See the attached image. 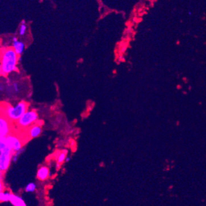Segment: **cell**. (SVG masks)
<instances>
[{
  "label": "cell",
  "mask_w": 206,
  "mask_h": 206,
  "mask_svg": "<svg viewBox=\"0 0 206 206\" xmlns=\"http://www.w3.org/2000/svg\"><path fill=\"white\" fill-rule=\"evenodd\" d=\"M38 115L36 110H28L26 113L21 116L17 121L16 124L18 128L22 129H27L30 126L34 124L38 121Z\"/></svg>",
  "instance_id": "3957f363"
},
{
  "label": "cell",
  "mask_w": 206,
  "mask_h": 206,
  "mask_svg": "<svg viewBox=\"0 0 206 206\" xmlns=\"http://www.w3.org/2000/svg\"><path fill=\"white\" fill-rule=\"evenodd\" d=\"M36 186L34 183H33V182L29 183L28 184H27V186H25V191L27 193H32V192H35L36 190Z\"/></svg>",
  "instance_id": "4fadbf2b"
},
{
  "label": "cell",
  "mask_w": 206,
  "mask_h": 206,
  "mask_svg": "<svg viewBox=\"0 0 206 206\" xmlns=\"http://www.w3.org/2000/svg\"><path fill=\"white\" fill-rule=\"evenodd\" d=\"M50 170L46 166H42L40 167L38 171H37L36 177L37 178L39 179L40 180L44 181L46 180L50 176Z\"/></svg>",
  "instance_id": "ba28073f"
},
{
  "label": "cell",
  "mask_w": 206,
  "mask_h": 206,
  "mask_svg": "<svg viewBox=\"0 0 206 206\" xmlns=\"http://www.w3.org/2000/svg\"><path fill=\"white\" fill-rule=\"evenodd\" d=\"M24 47H25L24 44L21 42V41H19L16 37H14L13 38V48L14 49V51L16 52V53L19 56H20L22 54V52H23L24 49Z\"/></svg>",
  "instance_id": "9c48e42d"
},
{
  "label": "cell",
  "mask_w": 206,
  "mask_h": 206,
  "mask_svg": "<svg viewBox=\"0 0 206 206\" xmlns=\"http://www.w3.org/2000/svg\"><path fill=\"white\" fill-rule=\"evenodd\" d=\"M67 151H66V150H63L60 153H59L58 156H56L57 163L61 164L63 162H64L66 158H67Z\"/></svg>",
  "instance_id": "8fae6325"
},
{
  "label": "cell",
  "mask_w": 206,
  "mask_h": 206,
  "mask_svg": "<svg viewBox=\"0 0 206 206\" xmlns=\"http://www.w3.org/2000/svg\"><path fill=\"white\" fill-rule=\"evenodd\" d=\"M6 143L7 147L11 149L14 153L22 149L25 141L23 138L19 136V135L11 133L6 136Z\"/></svg>",
  "instance_id": "277c9868"
},
{
  "label": "cell",
  "mask_w": 206,
  "mask_h": 206,
  "mask_svg": "<svg viewBox=\"0 0 206 206\" xmlns=\"http://www.w3.org/2000/svg\"><path fill=\"white\" fill-rule=\"evenodd\" d=\"M9 202L13 206H27L24 199L16 194H11Z\"/></svg>",
  "instance_id": "30bf717a"
},
{
  "label": "cell",
  "mask_w": 206,
  "mask_h": 206,
  "mask_svg": "<svg viewBox=\"0 0 206 206\" xmlns=\"http://www.w3.org/2000/svg\"><path fill=\"white\" fill-rule=\"evenodd\" d=\"M3 174V172L2 170H0V177H2Z\"/></svg>",
  "instance_id": "e0dca14e"
},
{
  "label": "cell",
  "mask_w": 206,
  "mask_h": 206,
  "mask_svg": "<svg viewBox=\"0 0 206 206\" xmlns=\"http://www.w3.org/2000/svg\"><path fill=\"white\" fill-rule=\"evenodd\" d=\"M10 119L4 113H0V134L7 136L12 133L13 126Z\"/></svg>",
  "instance_id": "8992f818"
},
{
  "label": "cell",
  "mask_w": 206,
  "mask_h": 206,
  "mask_svg": "<svg viewBox=\"0 0 206 206\" xmlns=\"http://www.w3.org/2000/svg\"><path fill=\"white\" fill-rule=\"evenodd\" d=\"M70 161V158H67H67H66L65 161L66 162H68V161Z\"/></svg>",
  "instance_id": "ac0fdd59"
},
{
  "label": "cell",
  "mask_w": 206,
  "mask_h": 206,
  "mask_svg": "<svg viewBox=\"0 0 206 206\" xmlns=\"http://www.w3.org/2000/svg\"><path fill=\"white\" fill-rule=\"evenodd\" d=\"M13 154V151L8 148H6L0 153V170L3 172L9 168Z\"/></svg>",
  "instance_id": "5b68a950"
},
{
  "label": "cell",
  "mask_w": 206,
  "mask_h": 206,
  "mask_svg": "<svg viewBox=\"0 0 206 206\" xmlns=\"http://www.w3.org/2000/svg\"><path fill=\"white\" fill-rule=\"evenodd\" d=\"M11 193L9 192H1L0 193V202L9 201Z\"/></svg>",
  "instance_id": "7c38bea8"
},
{
  "label": "cell",
  "mask_w": 206,
  "mask_h": 206,
  "mask_svg": "<svg viewBox=\"0 0 206 206\" xmlns=\"http://www.w3.org/2000/svg\"><path fill=\"white\" fill-rule=\"evenodd\" d=\"M26 30H27V27H26V25L25 24V21L23 20L22 22L21 25L20 26L19 35L21 36H24L25 34Z\"/></svg>",
  "instance_id": "9a60e30c"
},
{
  "label": "cell",
  "mask_w": 206,
  "mask_h": 206,
  "mask_svg": "<svg viewBox=\"0 0 206 206\" xmlns=\"http://www.w3.org/2000/svg\"><path fill=\"white\" fill-rule=\"evenodd\" d=\"M19 57L20 56H19L14 51L13 47L3 49L1 54V73L5 75L13 72H16Z\"/></svg>",
  "instance_id": "6da1fadb"
},
{
  "label": "cell",
  "mask_w": 206,
  "mask_h": 206,
  "mask_svg": "<svg viewBox=\"0 0 206 206\" xmlns=\"http://www.w3.org/2000/svg\"><path fill=\"white\" fill-rule=\"evenodd\" d=\"M7 147L6 143V137L0 134V151H2Z\"/></svg>",
  "instance_id": "5bb4252c"
},
{
  "label": "cell",
  "mask_w": 206,
  "mask_h": 206,
  "mask_svg": "<svg viewBox=\"0 0 206 206\" xmlns=\"http://www.w3.org/2000/svg\"><path fill=\"white\" fill-rule=\"evenodd\" d=\"M27 137L28 139H32L38 137L42 132V127L39 124L35 123L34 124L30 126L27 129Z\"/></svg>",
  "instance_id": "52a82bcc"
},
{
  "label": "cell",
  "mask_w": 206,
  "mask_h": 206,
  "mask_svg": "<svg viewBox=\"0 0 206 206\" xmlns=\"http://www.w3.org/2000/svg\"><path fill=\"white\" fill-rule=\"evenodd\" d=\"M29 103L21 101L16 105L12 106L9 103L4 104L2 111L12 122H16L28 111Z\"/></svg>",
  "instance_id": "7a4b0ae2"
},
{
  "label": "cell",
  "mask_w": 206,
  "mask_h": 206,
  "mask_svg": "<svg viewBox=\"0 0 206 206\" xmlns=\"http://www.w3.org/2000/svg\"><path fill=\"white\" fill-rule=\"evenodd\" d=\"M3 182H2V180H1V177H0V193H1V192H3Z\"/></svg>",
  "instance_id": "2e32d148"
},
{
  "label": "cell",
  "mask_w": 206,
  "mask_h": 206,
  "mask_svg": "<svg viewBox=\"0 0 206 206\" xmlns=\"http://www.w3.org/2000/svg\"><path fill=\"white\" fill-rule=\"evenodd\" d=\"M188 14H189V15H191V12H190V11H189V12H188Z\"/></svg>",
  "instance_id": "d6986e66"
}]
</instances>
